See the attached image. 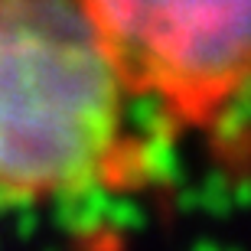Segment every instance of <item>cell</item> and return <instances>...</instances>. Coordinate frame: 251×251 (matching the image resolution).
<instances>
[{
  "label": "cell",
  "instance_id": "obj_7",
  "mask_svg": "<svg viewBox=\"0 0 251 251\" xmlns=\"http://www.w3.org/2000/svg\"><path fill=\"white\" fill-rule=\"evenodd\" d=\"M147 228V209L130 199L127 193H118L114 189L111 199H108V209H104V232L111 242L118 238H127V235H137Z\"/></svg>",
  "mask_w": 251,
  "mask_h": 251
},
{
  "label": "cell",
  "instance_id": "obj_6",
  "mask_svg": "<svg viewBox=\"0 0 251 251\" xmlns=\"http://www.w3.org/2000/svg\"><path fill=\"white\" fill-rule=\"evenodd\" d=\"M118 124L130 137L176 130V111L173 98L157 85H137V92L118 101Z\"/></svg>",
  "mask_w": 251,
  "mask_h": 251
},
{
  "label": "cell",
  "instance_id": "obj_13",
  "mask_svg": "<svg viewBox=\"0 0 251 251\" xmlns=\"http://www.w3.org/2000/svg\"><path fill=\"white\" fill-rule=\"evenodd\" d=\"M193 251H225V245L219 242V238L202 235V238H196V242H193Z\"/></svg>",
  "mask_w": 251,
  "mask_h": 251
},
{
  "label": "cell",
  "instance_id": "obj_5",
  "mask_svg": "<svg viewBox=\"0 0 251 251\" xmlns=\"http://www.w3.org/2000/svg\"><path fill=\"white\" fill-rule=\"evenodd\" d=\"M215 101L219 104L209 121L215 147L222 153H242L248 144V72L232 78L215 95Z\"/></svg>",
  "mask_w": 251,
  "mask_h": 251
},
{
  "label": "cell",
  "instance_id": "obj_10",
  "mask_svg": "<svg viewBox=\"0 0 251 251\" xmlns=\"http://www.w3.org/2000/svg\"><path fill=\"white\" fill-rule=\"evenodd\" d=\"M7 222H10V232L17 235L20 242H29V238H36V232L43 228V209H39V202L26 205V209L13 212Z\"/></svg>",
  "mask_w": 251,
  "mask_h": 251
},
{
  "label": "cell",
  "instance_id": "obj_1",
  "mask_svg": "<svg viewBox=\"0 0 251 251\" xmlns=\"http://www.w3.org/2000/svg\"><path fill=\"white\" fill-rule=\"evenodd\" d=\"M124 78L82 0H0V179L104 176Z\"/></svg>",
  "mask_w": 251,
  "mask_h": 251
},
{
  "label": "cell",
  "instance_id": "obj_4",
  "mask_svg": "<svg viewBox=\"0 0 251 251\" xmlns=\"http://www.w3.org/2000/svg\"><path fill=\"white\" fill-rule=\"evenodd\" d=\"M114 186L104 176L75 179L65 186L49 189V222L62 235L82 245L111 242L104 232V209L111 199Z\"/></svg>",
  "mask_w": 251,
  "mask_h": 251
},
{
  "label": "cell",
  "instance_id": "obj_3",
  "mask_svg": "<svg viewBox=\"0 0 251 251\" xmlns=\"http://www.w3.org/2000/svg\"><path fill=\"white\" fill-rule=\"evenodd\" d=\"M95 17L124 82L144 85L147 82V59L144 39L160 10V0H82Z\"/></svg>",
  "mask_w": 251,
  "mask_h": 251
},
{
  "label": "cell",
  "instance_id": "obj_11",
  "mask_svg": "<svg viewBox=\"0 0 251 251\" xmlns=\"http://www.w3.org/2000/svg\"><path fill=\"white\" fill-rule=\"evenodd\" d=\"M173 209H176L179 215H196V212H199V196H196V186L179 183V186L173 189Z\"/></svg>",
  "mask_w": 251,
  "mask_h": 251
},
{
  "label": "cell",
  "instance_id": "obj_2",
  "mask_svg": "<svg viewBox=\"0 0 251 251\" xmlns=\"http://www.w3.org/2000/svg\"><path fill=\"white\" fill-rule=\"evenodd\" d=\"M147 82L205 104L248 72V0H160L144 39Z\"/></svg>",
  "mask_w": 251,
  "mask_h": 251
},
{
  "label": "cell",
  "instance_id": "obj_9",
  "mask_svg": "<svg viewBox=\"0 0 251 251\" xmlns=\"http://www.w3.org/2000/svg\"><path fill=\"white\" fill-rule=\"evenodd\" d=\"M39 193L36 189L23 186V183H10V179H0V219H10L13 212L26 209V205H36Z\"/></svg>",
  "mask_w": 251,
  "mask_h": 251
},
{
  "label": "cell",
  "instance_id": "obj_12",
  "mask_svg": "<svg viewBox=\"0 0 251 251\" xmlns=\"http://www.w3.org/2000/svg\"><path fill=\"white\" fill-rule=\"evenodd\" d=\"M232 199H235V209H248L251 193H248V179L245 176H232Z\"/></svg>",
  "mask_w": 251,
  "mask_h": 251
},
{
  "label": "cell",
  "instance_id": "obj_8",
  "mask_svg": "<svg viewBox=\"0 0 251 251\" xmlns=\"http://www.w3.org/2000/svg\"><path fill=\"white\" fill-rule=\"evenodd\" d=\"M196 196H199V212L209 215V219H228L235 209L232 199V176L225 170H209L199 183H196Z\"/></svg>",
  "mask_w": 251,
  "mask_h": 251
}]
</instances>
